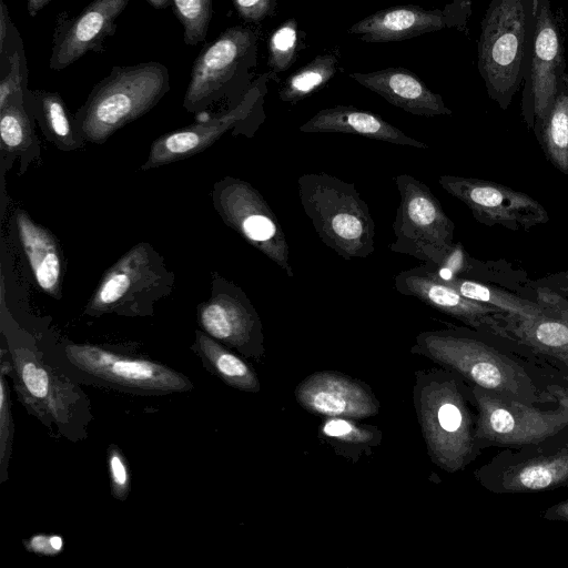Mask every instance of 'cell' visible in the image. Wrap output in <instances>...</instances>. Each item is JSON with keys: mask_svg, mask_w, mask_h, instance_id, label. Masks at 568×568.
I'll return each instance as SVG.
<instances>
[{"mask_svg": "<svg viewBox=\"0 0 568 568\" xmlns=\"http://www.w3.org/2000/svg\"><path fill=\"white\" fill-rule=\"evenodd\" d=\"M417 345L470 385L529 404H555L547 385L557 378L556 367L511 339L473 328L425 332Z\"/></svg>", "mask_w": 568, "mask_h": 568, "instance_id": "cell-1", "label": "cell"}, {"mask_svg": "<svg viewBox=\"0 0 568 568\" xmlns=\"http://www.w3.org/2000/svg\"><path fill=\"white\" fill-rule=\"evenodd\" d=\"M170 90L168 68L156 61L113 67L72 115L78 135L101 144L153 109Z\"/></svg>", "mask_w": 568, "mask_h": 568, "instance_id": "cell-2", "label": "cell"}, {"mask_svg": "<svg viewBox=\"0 0 568 568\" xmlns=\"http://www.w3.org/2000/svg\"><path fill=\"white\" fill-rule=\"evenodd\" d=\"M297 190L304 213L326 246L345 260L375 251V223L353 183L325 172L304 173Z\"/></svg>", "mask_w": 568, "mask_h": 568, "instance_id": "cell-3", "label": "cell"}, {"mask_svg": "<svg viewBox=\"0 0 568 568\" xmlns=\"http://www.w3.org/2000/svg\"><path fill=\"white\" fill-rule=\"evenodd\" d=\"M532 23V0H490L480 23L478 71L504 111L525 78Z\"/></svg>", "mask_w": 568, "mask_h": 568, "instance_id": "cell-4", "label": "cell"}, {"mask_svg": "<svg viewBox=\"0 0 568 568\" xmlns=\"http://www.w3.org/2000/svg\"><path fill=\"white\" fill-rule=\"evenodd\" d=\"M2 332L7 335L13 365L10 376L26 409L45 426H55L69 439L83 438L85 432L82 423L88 417V404L81 389L47 364L29 341L16 337L3 328Z\"/></svg>", "mask_w": 568, "mask_h": 568, "instance_id": "cell-5", "label": "cell"}, {"mask_svg": "<svg viewBox=\"0 0 568 568\" xmlns=\"http://www.w3.org/2000/svg\"><path fill=\"white\" fill-rule=\"evenodd\" d=\"M471 388L453 377L433 382L422 390L419 416L435 462L445 470L463 469L480 455L476 440L477 410Z\"/></svg>", "mask_w": 568, "mask_h": 568, "instance_id": "cell-6", "label": "cell"}, {"mask_svg": "<svg viewBox=\"0 0 568 568\" xmlns=\"http://www.w3.org/2000/svg\"><path fill=\"white\" fill-rule=\"evenodd\" d=\"M174 274L163 257L145 242L126 251L103 274L83 314L146 316L173 287Z\"/></svg>", "mask_w": 568, "mask_h": 568, "instance_id": "cell-7", "label": "cell"}, {"mask_svg": "<svg viewBox=\"0 0 568 568\" xmlns=\"http://www.w3.org/2000/svg\"><path fill=\"white\" fill-rule=\"evenodd\" d=\"M475 476L493 494H530L568 487V427L537 444L503 448Z\"/></svg>", "mask_w": 568, "mask_h": 568, "instance_id": "cell-8", "label": "cell"}, {"mask_svg": "<svg viewBox=\"0 0 568 568\" xmlns=\"http://www.w3.org/2000/svg\"><path fill=\"white\" fill-rule=\"evenodd\" d=\"M469 386L477 408L476 440L481 450L537 444L568 427V410L560 405L542 407Z\"/></svg>", "mask_w": 568, "mask_h": 568, "instance_id": "cell-9", "label": "cell"}, {"mask_svg": "<svg viewBox=\"0 0 568 568\" xmlns=\"http://www.w3.org/2000/svg\"><path fill=\"white\" fill-rule=\"evenodd\" d=\"M395 184L400 201L389 250L424 263H439L454 244V222L424 182L403 173L395 178Z\"/></svg>", "mask_w": 568, "mask_h": 568, "instance_id": "cell-10", "label": "cell"}, {"mask_svg": "<svg viewBox=\"0 0 568 568\" xmlns=\"http://www.w3.org/2000/svg\"><path fill=\"white\" fill-rule=\"evenodd\" d=\"M212 202L221 219L248 244L293 277L290 246L278 217L248 182L225 176L212 190Z\"/></svg>", "mask_w": 568, "mask_h": 568, "instance_id": "cell-11", "label": "cell"}, {"mask_svg": "<svg viewBox=\"0 0 568 568\" xmlns=\"http://www.w3.org/2000/svg\"><path fill=\"white\" fill-rule=\"evenodd\" d=\"M534 23L527 53L521 115L529 130L545 118L566 73L562 36L550 0H532Z\"/></svg>", "mask_w": 568, "mask_h": 568, "instance_id": "cell-12", "label": "cell"}, {"mask_svg": "<svg viewBox=\"0 0 568 568\" xmlns=\"http://www.w3.org/2000/svg\"><path fill=\"white\" fill-rule=\"evenodd\" d=\"M64 355L83 374L116 389L168 394L193 388L186 376L164 364L99 345L71 343L64 346Z\"/></svg>", "mask_w": 568, "mask_h": 568, "instance_id": "cell-13", "label": "cell"}, {"mask_svg": "<svg viewBox=\"0 0 568 568\" xmlns=\"http://www.w3.org/2000/svg\"><path fill=\"white\" fill-rule=\"evenodd\" d=\"M438 183L448 194L463 202L477 222L486 226L528 231L550 220L547 210L537 200L498 182L442 175Z\"/></svg>", "mask_w": 568, "mask_h": 568, "instance_id": "cell-14", "label": "cell"}, {"mask_svg": "<svg viewBox=\"0 0 568 568\" xmlns=\"http://www.w3.org/2000/svg\"><path fill=\"white\" fill-rule=\"evenodd\" d=\"M255 44L256 36L251 29L235 26L203 47L191 70L184 109L192 113L202 112L226 95L254 53Z\"/></svg>", "mask_w": 568, "mask_h": 568, "instance_id": "cell-15", "label": "cell"}, {"mask_svg": "<svg viewBox=\"0 0 568 568\" xmlns=\"http://www.w3.org/2000/svg\"><path fill=\"white\" fill-rule=\"evenodd\" d=\"M262 97L261 85L256 83L227 111L161 135L152 143L148 159L141 169L159 168L195 155L231 130L233 134L243 133L251 136L247 131V121Z\"/></svg>", "mask_w": 568, "mask_h": 568, "instance_id": "cell-16", "label": "cell"}, {"mask_svg": "<svg viewBox=\"0 0 568 568\" xmlns=\"http://www.w3.org/2000/svg\"><path fill=\"white\" fill-rule=\"evenodd\" d=\"M197 323L207 335L241 352L262 341L261 320L251 301L219 273L212 275L210 298L197 307Z\"/></svg>", "mask_w": 568, "mask_h": 568, "instance_id": "cell-17", "label": "cell"}, {"mask_svg": "<svg viewBox=\"0 0 568 568\" xmlns=\"http://www.w3.org/2000/svg\"><path fill=\"white\" fill-rule=\"evenodd\" d=\"M129 1L93 0L77 16L60 12L53 32L50 69L63 70L89 52H102Z\"/></svg>", "mask_w": 568, "mask_h": 568, "instance_id": "cell-18", "label": "cell"}, {"mask_svg": "<svg viewBox=\"0 0 568 568\" xmlns=\"http://www.w3.org/2000/svg\"><path fill=\"white\" fill-rule=\"evenodd\" d=\"M471 13V0H454L444 9L396 6L374 12L349 28V33L366 42L410 39L445 28L464 31Z\"/></svg>", "mask_w": 568, "mask_h": 568, "instance_id": "cell-19", "label": "cell"}, {"mask_svg": "<svg viewBox=\"0 0 568 568\" xmlns=\"http://www.w3.org/2000/svg\"><path fill=\"white\" fill-rule=\"evenodd\" d=\"M394 287L400 294L416 297L428 306L462 321L470 328L510 339L504 327L506 313L463 296L450 285L438 281L422 265L399 272L394 277Z\"/></svg>", "mask_w": 568, "mask_h": 568, "instance_id": "cell-20", "label": "cell"}, {"mask_svg": "<svg viewBox=\"0 0 568 568\" xmlns=\"http://www.w3.org/2000/svg\"><path fill=\"white\" fill-rule=\"evenodd\" d=\"M298 402L327 417L366 418L377 413L374 398L356 382L328 372L313 374L296 388Z\"/></svg>", "mask_w": 568, "mask_h": 568, "instance_id": "cell-21", "label": "cell"}, {"mask_svg": "<svg viewBox=\"0 0 568 568\" xmlns=\"http://www.w3.org/2000/svg\"><path fill=\"white\" fill-rule=\"evenodd\" d=\"M349 77L390 104L412 114L435 116L453 113L439 94L433 92L407 69L388 68L367 73L354 72Z\"/></svg>", "mask_w": 568, "mask_h": 568, "instance_id": "cell-22", "label": "cell"}, {"mask_svg": "<svg viewBox=\"0 0 568 568\" xmlns=\"http://www.w3.org/2000/svg\"><path fill=\"white\" fill-rule=\"evenodd\" d=\"M305 133H347L398 145L427 149V144L402 132L378 114L353 105L323 109L300 126Z\"/></svg>", "mask_w": 568, "mask_h": 568, "instance_id": "cell-23", "label": "cell"}, {"mask_svg": "<svg viewBox=\"0 0 568 568\" xmlns=\"http://www.w3.org/2000/svg\"><path fill=\"white\" fill-rule=\"evenodd\" d=\"M14 222L21 247L38 286L48 295L60 298L64 261L55 236L23 210L16 211Z\"/></svg>", "mask_w": 568, "mask_h": 568, "instance_id": "cell-24", "label": "cell"}, {"mask_svg": "<svg viewBox=\"0 0 568 568\" xmlns=\"http://www.w3.org/2000/svg\"><path fill=\"white\" fill-rule=\"evenodd\" d=\"M547 310L546 313L532 317L506 314L505 331L510 339L529 348L551 365H568V323Z\"/></svg>", "mask_w": 568, "mask_h": 568, "instance_id": "cell-25", "label": "cell"}, {"mask_svg": "<svg viewBox=\"0 0 568 568\" xmlns=\"http://www.w3.org/2000/svg\"><path fill=\"white\" fill-rule=\"evenodd\" d=\"M24 105L31 119L59 149L70 151L84 145L85 141L78 135L73 118L59 93L27 88Z\"/></svg>", "mask_w": 568, "mask_h": 568, "instance_id": "cell-26", "label": "cell"}, {"mask_svg": "<svg viewBox=\"0 0 568 568\" xmlns=\"http://www.w3.org/2000/svg\"><path fill=\"white\" fill-rule=\"evenodd\" d=\"M548 162L568 175V73L558 85L554 102L532 130Z\"/></svg>", "mask_w": 568, "mask_h": 568, "instance_id": "cell-27", "label": "cell"}, {"mask_svg": "<svg viewBox=\"0 0 568 568\" xmlns=\"http://www.w3.org/2000/svg\"><path fill=\"white\" fill-rule=\"evenodd\" d=\"M191 348L201 358L203 366L229 386L246 392L260 389L258 379L251 366L205 332L195 331Z\"/></svg>", "mask_w": 568, "mask_h": 568, "instance_id": "cell-28", "label": "cell"}, {"mask_svg": "<svg viewBox=\"0 0 568 568\" xmlns=\"http://www.w3.org/2000/svg\"><path fill=\"white\" fill-rule=\"evenodd\" d=\"M440 282L450 285L469 300L494 306L508 315L532 317L548 311L547 307L536 300L518 296L483 281L450 277Z\"/></svg>", "mask_w": 568, "mask_h": 568, "instance_id": "cell-29", "label": "cell"}, {"mask_svg": "<svg viewBox=\"0 0 568 568\" xmlns=\"http://www.w3.org/2000/svg\"><path fill=\"white\" fill-rule=\"evenodd\" d=\"M336 58L333 54L317 55L287 78L278 92L280 99L294 104L308 97L333 78L336 72Z\"/></svg>", "mask_w": 568, "mask_h": 568, "instance_id": "cell-30", "label": "cell"}, {"mask_svg": "<svg viewBox=\"0 0 568 568\" xmlns=\"http://www.w3.org/2000/svg\"><path fill=\"white\" fill-rule=\"evenodd\" d=\"M0 138L2 150L8 153L26 151L34 141L24 93L13 94L0 106Z\"/></svg>", "mask_w": 568, "mask_h": 568, "instance_id": "cell-31", "label": "cell"}, {"mask_svg": "<svg viewBox=\"0 0 568 568\" xmlns=\"http://www.w3.org/2000/svg\"><path fill=\"white\" fill-rule=\"evenodd\" d=\"M28 88V67L23 42L17 30L0 49V106Z\"/></svg>", "mask_w": 568, "mask_h": 568, "instance_id": "cell-32", "label": "cell"}, {"mask_svg": "<svg viewBox=\"0 0 568 568\" xmlns=\"http://www.w3.org/2000/svg\"><path fill=\"white\" fill-rule=\"evenodd\" d=\"M214 0H172L173 11L183 28L187 45H196L206 38Z\"/></svg>", "mask_w": 568, "mask_h": 568, "instance_id": "cell-33", "label": "cell"}, {"mask_svg": "<svg viewBox=\"0 0 568 568\" xmlns=\"http://www.w3.org/2000/svg\"><path fill=\"white\" fill-rule=\"evenodd\" d=\"M297 26L294 19L286 20L270 37L268 65L281 72L288 69L296 57Z\"/></svg>", "mask_w": 568, "mask_h": 568, "instance_id": "cell-34", "label": "cell"}, {"mask_svg": "<svg viewBox=\"0 0 568 568\" xmlns=\"http://www.w3.org/2000/svg\"><path fill=\"white\" fill-rule=\"evenodd\" d=\"M13 420L10 389L6 375L0 373V483L8 479V467L12 452Z\"/></svg>", "mask_w": 568, "mask_h": 568, "instance_id": "cell-35", "label": "cell"}, {"mask_svg": "<svg viewBox=\"0 0 568 568\" xmlns=\"http://www.w3.org/2000/svg\"><path fill=\"white\" fill-rule=\"evenodd\" d=\"M108 469L112 496L124 501L131 489V475L122 450L114 444L108 448Z\"/></svg>", "mask_w": 568, "mask_h": 568, "instance_id": "cell-36", "label": "cell"}, {"mask_svg": "<svg viewBox=\"0 0 568 568\" xmlns=\"http://www.w3.org/2000/svg\"><path fill=\"white\" fill-rule=\"evenodd\" d=\"M325 436L348 443H366L371 434L344 417H329L322 426Z\"/></svg>", "mask_w": 568, "mask_h": 568, "instance_id": "cell-37", "label": "cell"}, {"mask_svg": "<svg viewBox=\"0 0 568 568\" xmlns=\"http://www.w3.org/2000/svg\"><path fill=\"white\" fill-rule=\"evenodd\" d=\"M23 545L30 552L53 557L62 552L64 541L59 535L36 534L23 540Z\"/></svg>", "mask_w": 568, "mask_h": 568, "instance_id": "cell-38", "label": "cell"}, {"mask_svg": "<svg viewBox=\"0 0 568 568\" xmlns=\"http://www.w3.org/2000/svg\"><path fill=\"white\" fill-rule=\"evenodd\" d=\"M233 3L244 21L258 22L270 13L272 0H233Z\"/></svg>", "mask_w": 568, "mask_h": 568, "instance_id": "cell-39", "label": "cell"}, {"mask_svg": "<svg viewBox=\"0 0 568 568\" xmlns=\"http://www.w3.org/2000/svg\"><path fill=\"white\" fill-rule=\"evenodd\" d=\"M527 286L531 291L545 288L568 297V270L550 273L540 278L528 281Z\"/></svg>", "mask_w": 568, "mask_h": 568, "instance_id": "cell-40", "label": "cell"}, {"mask_svg": "<svg viewBox=\"0 0 568 568\" xmlns=\"http://www.w3.org/2000/svg\"><path fill=\"white\" fill-rule=\"evenodd\" d=\"M535 300L568 323V297L545 288L534 290Z\"/></svg>", "mask_w": 568, "mask_h": 568, "instance_id": "cell-41", "label": "cell"}, {"mask_svg": "<svg viewBox=\"0 0 568 568\" xmlns=\"http://www.w3.org/2000/svg\"><path fill=\"white\" fill-rule=\"evenodd\" d=\"M558 376L547 385V392L552 397L555 405H560L568 410V365L557 364Z\"/></svg>", "mask_w": 568, "mask_h": 568, "instance_id": "cell-42", "label": "cell"}, {"mask_svg": "<svg viewBox=\"0 0 568 568\" xmlns=\"http://www.w3.org/2000/svg\"><path fill=\"white\" fill-rule=\"evenodd\" d=\"M540 517L550 521L568 523V499L550 505Z\"/></svg>", "mask_w": 568, "mask_h": 568, "instance_id": "cell-43", "label": "cell"}, {"mask_svg": "<svg viewBox=\"0 0 568 568\" xmlns=\"http://www.w3.org/2000/svg\"><path fill=\"white\" fill-rule=\"evenodd\" d=\"M51 0H26L30 17H36Z\"/></svg>", "mask_w": 568, "mask_h": 568, "instance_id": "cell-44", "label": "cell"}, {"mask_svg": "<svg viewBox=\"0 0 568 568\" xmlns=\"http://www.w3.org/2000/svg\"><path fill=\"white\" fill-rule=\"evenodd\" d=\"M149 4H151L155 9H164L170 3H172V0H146Z\"/></svg>", "mask_w": 568, "mask_h": 568, "instance_id": "cell-45", "label": "cell"}]
</instances>
